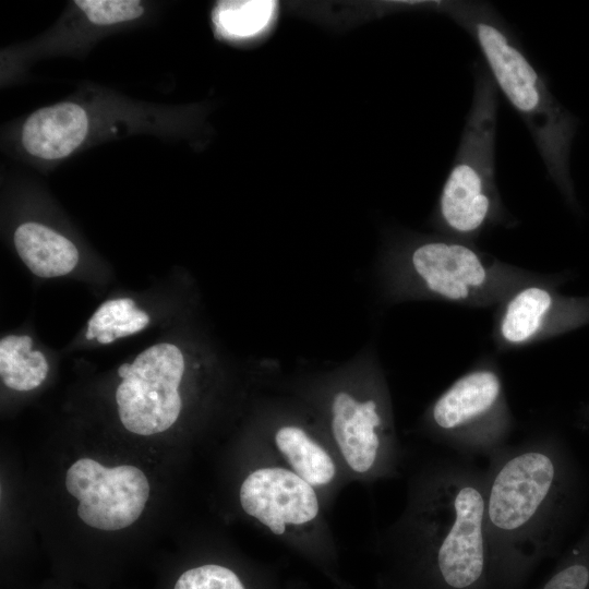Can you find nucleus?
I'll use <instances>...</instances> for the list:
<instances>
[{"label": "nucleus", "mask_w": 589, "mask_h": 589, "mask_svg": "<svg viewBox=\"0 0 589 589\" xmlns=\"http://www.w3.org/2000/svg\"><path fill=\"white\" fill-rule=\"evenodd\" d=\"M484 469L485 529L496 589H522L560 553L582 500L572 453L556 437L505 445Z\"/></svg>", "instance_id": "f257e3e1"}, {"label": "nucleus", "mask_w": 589, "mask_h": 589, "mask_svg": "<svg viewBox=\"0 0 589 589\" xmlns=\"http://www.w3.org/2000/svg\"><path fill=\"white\" fill-rule=\"evenodd\" d=\"M484 469L464 457L432 470L420 501L422 589H496L485 529Z\"/></svg>", "instance_id": "f03ea898"}, {"label": "nucleus", "mask_w": 589, "mask_h": 589, "mask_svg": "<svg viewBox=\"0 0 589 589\" xmlns=\"http://www.w3.org/2000/svg\"><path fill=\"white\" fill-rule=\"evenodd\" d=\"M424 5L448 16L474 39L497 89L528 127L551 179L574 202L569 155L577 120L553 96L501 15L482 1Z\"/></svg>", "instance_id": "7ed1b4c3"}, {"label": "nucleus", "mask_w": 589, "mask_h": 589, "mask_svg": "<svg viewBox=\"0 0 589 589\" xmlns=\"http://www.w3.org/2000/svg\"><path fill=\"white\" fill-rule=\"evenodd\" d=\"M473 69L470 111L437 206L442 225L464 236L478 233L500 209L495 182L498 89L484 63L477 62Z\"/></svg>", "instance_id": "20e7f679"}, {"label": "nucleus", "mask_w": 589, "mask_h": 589, "mask_svg": "<svg viewBox=\"0 0 589 589\" xmlns=\"http://www.w3.org/2000/svg\"><path fill=\"white\" fill-rule=\"evenodd\" d=\"M430 422L460 457H491L508 432L500 376L483 369L459 377L432 405Z\"/></svg>", "instance_id": "39448f33"}, {"label": "nucleus", "mask_w": 589, "mask_h": 589, "mask_svg": "<svg viewBox=\"0 0 589 589\" xmlns=\"http://www.w3.org/2000/svg\"><path fill=\"white\" fill-rule=\"evenodd\" d=\"M185 357L173 344L160 342L142 351L132 363L118 369L122 382L116 390L122 425L137 435L165 432L178 420L182 399L179 386Z\"/></svg>", "instance_id": "423d86ee"}, {"label": "nucleus", "mask_w": 589, "mask_h": 589, "mask_svg": "<svg viewBox=\"0 0 589 589\" xmlns=\"http://www.w3.org/2000/svg\"><path fill=\"white\" fill-rule=\"evenodd\" d=\"M65 488L79 501L81 520L106 531L135 522L151 490L141 469L130 465L107 468L92 458H81L71 465L65 474Z\"/></svg>", "instance_id": "0eeeda50"}, {"label": "nucleus", "mask_w": 589, "mask_h": 589, "mask_svg": "<svg viewBox=\"0 0 589 589\" xmlns=\"http://www.w3.org/2000/svg\"><path fill=\"white\" fill-rule=\"evenodd\" d=\"M405 269L429 293L449 301L467 300L488 279L485 265L470 247L446 240H423L405 256Z\"/></svg>", "instance_id": "6e6552de"}, {"label": "nucleus", "mask_w": 589, "mask_h": 589, "mask_svg": "<svg viewBox=\"0 0 589 589\" xmlns=\"http://www.w3.org/2000/svg\"><path fill=\"white\" fill-rule=\"evenodd\" d=\"M243 510L279 536L286 525L313 520L318 501L310 483L284 468H261L250 473L240 488Z\"/></svg>", "instance_id": "1a4fd4ad"}, {"label": "nucleus", "mask_w": 589, "mask_h": 589, "mask_svg": "<svg viewBox=\"0 0 589 589\" xmlns=\"http://www.w3.org/2000/svg\"><path fill=\"white\" fill-rule=\"evenodd\" d=\"M333 436L349 467L363 473L375 464L385 426L382 399L358 397L354 390L336 389L329 399Z\"/></svg>", "instance_id": "9d476101"}, {"label": "nucleus", "mask_w": 589, "mask_h": 589, "mask_svg": "<svg viewBox=\"0 0 589 589\" xmlns=\"http://www.w3.org/2000/svg\"><path fill=\"white\" fill-rule=\"evenodd\" d=\"M88 130L85 110L74 103H60L32 113L22 130L25 149L43 159L70 155L84 141Z\"/></svg>", "instance_id": "9b49d317"}, {"label": "nucleus", "mask_w": 589, "mask_h": 589, "mask_svg": "<svg viewBox=\"0 0 589 589\" xmlns=\"http://www.w3.org/2000/svg\"><path fill=\"white\" fill-rule=\"evenodd\" d=\"M13 242L28 269L43 278L72 272L79 262L76 247L53 229L37 223H25L14 231Z\"/></svg>", "instance_id": "f8f14e48"}, {"label": "nucleus", "mask_w": 589, "mask_h": 589, "mask_svg": "<svg viewBox=\"0 0 589 589\" xmlns=\"http://www.w3.org/2000/svg\"><path fill=\"white\" fill-rule=\"evenodd\" d=\"M275 443L296 473L311 485H323L335 476L328 454L298 425H283L275 433Z\"/></svg>", "instance_id": "ddd939ff"}, {"label": "nucleus", "mask_w": 589, "mask_h": 589, "mask_svg": "<svg viewBox=\"0 0 589 589\" xmlns=\"http://www.w3.org/2000/svg\"><path fill=\"white\" fill-rule=\"evenodd\" d=\"M552 293L538 286L520 290L507 304L500 332L514 345L530 340L543 326L554 306Z\"/></svg>", "instance_id": "4468645a"}, {"label": "nucleus", "mask_w": 589, "mask_h": 589, "mask_svg": "<svg viewBox=\"0 0 589 589\" xmlns=\"http://www.w3.org/2000/svg\"><path fill=\"white\" fill-rule=\"evenodd\" d=\"M46 357L32 350V337L10 335L0 341V375L3 384L14 390L27 392L38 387L47 377Z\"/></svg>", "instance_id": "2eb2a0df"}, {"label": "nucleus", "mask_w": 589, "mask_h": 589, "mask_svg": "<svg viewBox=\"0 0 589 589\" xmlns=\"http://www.w3.org/2000/svg\"><path fill=\"white\" fill-rule=\"evenodd\" d=\"M277 7L273 0L223 1L216 5L213 20L217 33L225 38H252L269 27Z\"/></svg>", "instance_id": "dca6fc26"}, {"label": "nucleus", "mask_w": 589, "mask_h": 589, "mask_svg": "<svg viewBox=\"0 0 589 589\" xmlns=\"http://www.w3.org/2000/svg\"><path fill=\"white\" fill-rule=\"evenodd\" d=\"M536 589H589V525Z\"/></svg>", "instance_id": "f3484780"}, {"label": "nucleus", "mask_w": 589, "mask_h": 589, "mask_svg": "<svg viewBox=\"0 0 589 589\" xmlns=\"http://www.w3.org/2000/svg\"><path fill=\"white\" fill-rule=\"evenodd\" d=\"M145 316L148 314L137 309L131 298L105 301L88 320L85 337L88 340L96 338L99 344H110L116 340L113 329L117 326Z\"/></svg>", "instance_id": "a211bd4d"}, {"label": "nucleus", "mask_w": 589, "mask_h": 589, "mask_svg": "<svg viewBox=\"0 0 589 589\" xmlns=\"http://www.w3.org/2000/svg\"><path fill=\"white\" fill-rule=\"evenodd\" d=\"M75 4L97 25H109L140 17L144 9L134 0H76Z\"/></svg>", "instance_id": "6ab92c4d"}, {"label": "nucleus", "mask_w": 589, "mask_h": 589, "mask_svg": "<svg viewBox=\"0 0 589 589\" xmlns=\"http://www.w3.org/2000/svg\"><path fill=\"white\" fill-rule=\"evenodd\" d=\"M173 589H245L238 576L220 565H203L184 572Z\"/></svg>", "instance_id": "aec40b11"}, {"label": "nucleus", "mask_w": 589, "mask_h": 589, "mask_svg": "<svg viewBox=\"0 0 589 589\" xmlns=\"http://www.w3.org/2000/svg\"><path fill=\"white\" fill-rule=\"evenodd\" d=\"M589 411V410H588Z\"/></svg>", "instance_id": "412c9836"}]
</instances>
